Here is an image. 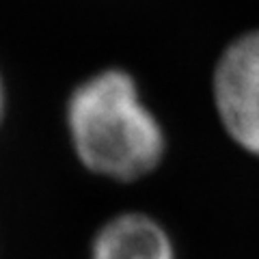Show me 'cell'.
<instances>
[{
  "mask_svg": "<svg viewBox=\"0 0 259 259\" xmlns=\"http://www.w3.org/2000/svg\"><path fill=\"white\" fill-rule=\"evenodd\" d=\"M67 130L82 166L115 182L153 173L166 153L164 130L123 69H102L71 91Z\"/></svg>",
  "mask_w": 259,
  "mask_h": 259,
  "instance_id": "6da1fadb",
  "label": "cell"
},
{
  "mask_svg": "<svg viewBox=\"0 0 259 259\" xmlns=\"http://www.w3.org/2000/svg\"><path fill=\"white\" fill-rule=\"evenodd\" d=\"M212 95L229 139L250 156H259V28L223 50L214 67Z\"/></svg>",
  "mask_w": 259,
  "mask_h": 259,
  "instance_id": "7a4b0ae2",
  "label": "cell"
},
{
  "mask_svg": "<svg viewBox=\"0 0 259 259\" xmlns=\"http://www.w3.org/2000/svg\"><path fill=\"white\" fill-rule=\"evenodd\" d=\"M89 259H177V255L168 231L156 218L125 212L100 227Z\"/></svg>",
  "mask_w": 259,
  "mask_h": 259,
  "instance_id": "3957f363",
  "label": "cell"
},
{
  "mask_svg": "<svg viewBox=\"0 0 259 259\" xmlns=\"http://www.w3.org/2000/svg\"><path fill=\"white\" fill-rule=\"evenodd\" d=\"M3 115H5V84L0 78V123H3Z\"/></svg>",
  "mask_w": 259,
  "mask_h": 259,
  "instance_id": "277c9868",
  "label": "cell"
}]
</instances>
